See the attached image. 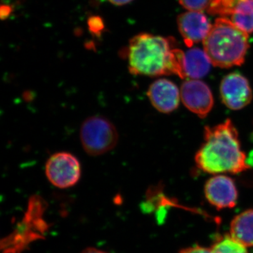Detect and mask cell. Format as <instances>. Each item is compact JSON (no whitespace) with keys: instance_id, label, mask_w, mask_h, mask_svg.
<instances>
[{"instance_id":"obj_7","label":"cell","mask_w":253,"mask_h":253,"mask_svg":"<svg viewBox=\"0 0 253 253\" xmlns=\"http://www.w3.org/2000/svg\"><path fill=\"white\" fill-rule=\"evenodd\" d=\"M181 99L191 112L201 118H206L214 105L212 91L204 82L191 79L181 86Z\"/></svg>"},{"instance_id":"obj_9","label":"cell","mask_w":253,"mask_h":253,"mask_svg":"<svg viewBox=\"0 0 253 253\" xmlns=\"http://www.w3.org/2000/svg\"><path fill=\"white\" fill-rule=\"evenodd\" d=\"M177 25L184 42L189 47L204 42L212 25L202 11H188L179 15Z\"/></svg>"},{"instance_id":"obj_4","label":"cell","mask_w":253,"mask_h":253,"mask_svg":"<svg viewBox=\"0 0 253 253\" xmlns=\"http://www.w3.org/2000/svg\"><path fill=\"white\" fill-rule=\"evenodd\" d=\"M80 137L86 154L97 156L106 154L116 147L118 133L109 119L94 116L88 118L82 124Z\"/></svg>"},{"instance_id":"obj_8","label":"cell","mask_w":253,"mask_h":253,"mask_svg":"<svg viewBox=\"0 0 253 253\" xmlns=\"http://www.w3.org/2000/svg\"><path fill=\"white\" fill-rule=\"evenodd\" d=\"M205 196L210 204L217 210L235 207L238 191L234 181L229 176L216 174L205 184Z\"/></svg>"},{"instance_id":"obj_13","label":"cell","mask_w":253,"mask_h":253,"mask_svg":"<svg viewBox=\"0 0 253 253\" xmlns=\"http://www.w3.org/2000/svg\"><path fill=\"white\" fill-rule=\"evenodd\" d=\"M229 20L247 34L253 33V0H244L230 15Z\"/></svg>"},{"instance_id":"obj_21","label":"cell","mask_w":253,"mask_h":253,"mask_svg":"<svg viewBox=\"0 0 253 253\" xmlns=\"http://www.w3.org/2000/svg\"><path fill=\"white\" fill-rule=\"evenodd\" d=\"M81 253H109L105 252L104 251L101 250L94 249V248H87V249H84Z\"/></svg>"},{"instance_id":"obj_10","label":"cell","mask_w":253,"mask_h":253,"mask_svg":"<svg viewBox=\"0 0 253 253\" xmlns=\"http://www.w3.org/2000/svg\"><path fill=\"white\" fill-rule=\"evenodd\" d=\"M147 96L155 109L163 113L175 111L181 98L177 86L165 78L157 80L150 85Z\"/></svg>"},{"instance_id":"obj_2","label":"cell","mask_w":253,"mask_h":253,"mask_svg":"<svg viewBox=\"0 0 253 253\" xmlns=\"http://www.w3.org/2000/svg\"><path fill=\"white\" fill-rule=\"evenodd\" d=\"M196 166L212 174H238L249 169L239 133L230 119L204 129V142L195 156Z\"/></svg>"},{"instance_id":"obj_3","label":"cell","mask_w":253,"mask_h":253,"mask_svg":"<svg viewBox=\"0 0 253 253\" xmlns=\"http://www.w3.org/2000/svg\"><path fill=\"white\" fill-rule=\"evenodd\" d=\"M204 48L216 67L241 66L249 49V34L236 27L229 18L219 17L205 39Z\"/></svg>"},{"instance_id":"obj_5","label":"cell","mask_w":253,"mask_h":253,"mask_svg":"<svg viewBox=\"0 0 253 253\" xmlns=\"http://www.w3.org/2000/svg\"><path fill=\"white\" fill-rule=\"evenodd\" d=\"M45 173L52 185L66 189L76 185L81 179V163L70 153H56L46 161Z\"/></svg>"},{"instance_id":"obj_15","label":"cell","mask_w":253,"mask_h":253,"mask_svg":"<svg viewBox=\"0 0 253 253\" xmlns=\"http://www.w3.org/2000/svg\"><path fill=\"white\" fill-rule=\"evenodd\" d=\"M243 1L244 0H213L208 11L210 14L217 15L219 17L229 18Z\"/></svg>"},{"instance_id":"obj_17","label":"cell","mask_w":253,"mask_h":253,"mask_svg":"<svg viewBox=\"0 0 253 253\" xmlns=\"http://www.w3.org/2000/svg\"><path fill=\"white\" fill-rule=\"evenodd\" d=\"M87 26L91 34L96 37L101 36L105 28L102 18L98 16H92L88 18Z\"/></svg>"},{"instance_id":"obj_12","label":"cell","mask_w":253,"mask_h":253,"mask_svg":"<svg viewBox=\"0 0 253 253\" xmlns=\"http://www.w3.org/2000/svg\"><path fill=\"white\" fill-rule=\"evenodd\" d=\"M229 235L246 248L253 247V209L240 213L232 219Z\"/></svg>"},{"instance_id":"obj_19","label":"cell","mask_w":253,"mask_h":253,"mask_svg":"<svg viewBox=\"0 0 253 253\" xmlns=\"http://www.w3.org/2000/svg\"><path fill=\"white\" fill-rule=\"evenodd\" d=\"M11 12H12V8L11 6L2 4L1 6V9H0V17L2 20L6 19L9 17Z\"/></svg>"},{"instance_id":"obj_18","label":"cell","mask_w":253,"mask_h":253,"mask_svg":"<svg viewBox=\"0 0 253 253\" xmlns=\"http://www.w3.org/2000/svg\"><path fill=\"white\" fill-rule=\"evenodd\" d=\"M178 253H211V248L203 247V246H194L191 247L181 249Z\"/></svg>"},{"instance_id":"obj_1","label":"cell","mask_w":253,"mask_h":253,"mask_svg":"<svg viewBox=\"0 0 253 253\" xmlns=\"http://www.w3.org/2000/svg\"><path fill=\"white\" fill-rule=\"evenodd\" d=\"M174 45V39L140 33L129 41L123 56L127 60L131 74L150 77L176 75L184 79V52Z\"/></svg>"},{"instance_id":"obj_6","label":"cell","mask_w":253,"mask_h":253,"mask_svg":"<svg viewBox=\"0 0 253 253\" xmlns=\"http://www.w3.org/2000/svg\"><path fill=\"white\" fill-rule=\"evenodd\" d=\"M219 92L223 104L235 111L244 109L253 99L249 81L239 73H231L223 78Z\"/></svg>"},{"instance_id":"obj_11","label":"cell","mask_w":253,"mask_h":253,"mask_svg":"<svg viewBox=\"0 0 253 253\" xmlns=\"http://www.w3.org/2000/svg\"><path fill=\"white\" fill-rule=\"evenodd\" d=\"M212 64L205 50L191 48L184 53V73L186 78L200 79L209 73Z\"/></svg>"},{"instance_id":"obj_20","label":"cell","mask_w":253,"mask_h":253,"mask_svg":"<svg viewBox=\"0 0 253 253\" xmlns=\"http://www.w3.org/2000/svg\"><path fill=\"white\" fill-rule=\"evenodd\" d=\"M109 1L111 4L116 5V6H123V5L129 4L134 0H109Z\"/></svg>"},{"instance_id":"obj_14","label":"cell","mask_w":253,"mask_h":253,"mask_svg":"<svg viewBox=\"0 0 253 253\" xmlns=\"http://www.w3.org/2000/svg\"><path fill=\"white\" fill-rule=\"evenodd\" d=\"M211 253H249L247 248L240 244L231 236L218 240L211 247Z\"/></svg>"},{"instance_id":"obj_16","label":"cell","mask_w":253,"mask_h":253,"mask_svg":"<svg viewBox=\"0 0 253 253\" xmlns=\"http://www.w3.org/2000/svg\"><path fill=\"white\" fill-rule=\"evenodd\" d=\"M213 0H179L183 7L188 11H203L209 9Z\"/></svg>"}]
</instances>
